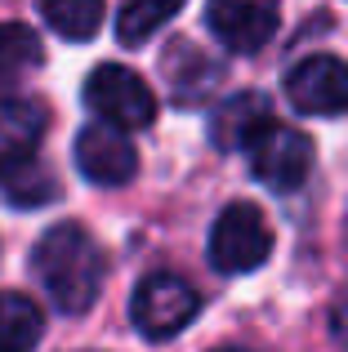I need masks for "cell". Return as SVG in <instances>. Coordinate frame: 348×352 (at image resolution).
Returning a JSON list of instances; mask_svg holds the SVG:
<instances>
[{
  "mask_svg": "<svg viewBox=\"0 0 348 352\" xmlns=\"http://www.w3.org/2000/svg\"><path fill=\"white\" fill-rule=\"evenodd\" d=\"M32 272L45 285L54 308L76 317V312L94 308L107 276V258H103V245L80 223H54L32 250Z\"/></svg>",
  "mask_w": 348,
  "mask_h": 352,
  "instance_id": "cell-1",
  "label": "cell"
},
{
  "mask_svg": "<svg viewBox=\"0 0 348 352\" xmlns=\"http://www.w3.org/2000/svg\"><path fill=\"white\" fill-rule=\"evenodd\" d=\"M272 254V228L259 206L250 201H232L210 228V263L224 276H241L263 267Z\"/></svg>",
  "mask_w": 348,
  "mask_h": 352,
  "instance_id": "cell-2",
  "label": "cell"
},
{
  "mask_svg": "<svg viewBox=\"0 0 348 352\" xmlns=\"http://www.w3.org/2000/svg\"><path fill=\"white\" fill-rule=\"evenodd\" d=\"M85 103L103 125L116 129H148L157 120V98L139 72L121 63H98L85 80Z\"/></svg>",
  "mask_w": 348,
  "mask_h": 352,
  "instance_id": "cell-3",
  "label": "cell"
},
{
  "mask_svg": "<svg viewBox=\"0 0 348 352\" xmlns=\"http://www.w3.org/2000/svg\"><path fill=\"white\" fill-rule=\"evenodd\" d=\"M250 156V174L272 192H295L304 188L308 170H313V138L295 125H281V120H268V125L254 134V143L246 147Z\"/></svg>",
  "mask_w": 348,
  "mask_h": 352,
  "instance_id": "cell-4",
  "label": "cell"
},
{
  "mask_svg": "<svg viewBox=\"0 0 348 352\" xmlns=\"http://www.w3.org/2000/svg\"><path fill=\"white\" fill-rule=\"evenodd\" d=\"M201 308V294L174 272H152L139 281L130 299V321L143 339H174L183 326H192Z\"/></svg>",
  "mask_w": 348,
  "mask_h": 352,
  "instance_id": "cell-5",
  "label": "cell"
},
{
  "mask_svg": "<svg viewBox=\"0 0 348 352\" xmlns=\"http://www.w3.org/2000/svg\"><path fill=\"white\" fill-rule=\"evenodd\" d=\"M206 27L224 50L259 54L281 27V0H210Z\"/></svg>",
  "mask_w": 348,
  "mask_h": 352,
  "instance_id": "cell-6",
  "label": "cell"
},
{
  "mask_svg": "<svg viewBox=\"0 0 348 352\" xmlns=\"http://www.w3.org/2000/svg\"><path fill=\"white\" fill-rule=\"evenodd\" d=\"M286 98L304 116H344L348 112V63L335 54H313L295 63L286 76Z\"/></svg>",
  "mask_w": 348,
  "mask_h": 352,
  "instance_id": "cell-7",
  "label": "cell"
},
{
  "mask_svg": "<svg viewBox=\"0 0 348 352\" xmlns=\"http://www.w3.org/2000/svg\"><path fill=\"white\" fill-rule=\"evenodd\" d=\"M76 170L98 188H121L139 174V152L116 125H89L76 134Z\"/></svg>",
  "mask_w": 348,
  "mask_h": 352,
  "instance_id": "cell-8",
  "label": "cell"
},
{
  "mask_svg": "<svg viewBox=\"0 0 348 352\" xmlns=\"http://www.w3.org/2000/svg\"><path fill=\"white\" fill-rule=\"evenodd\" d=\"M0 197L18 210L58 201V179L36 152H0Z\"/></svg>",
  "mask_w": 348,
  "mask_h": 352,
  "instance_id": "cell-9",
  "label": "cell"
},
{
  "mask_svg": "<svg viewBox=\"0 0 348 352\" xmlns=\"http://www.w3.org/2000/svg\"><path fill=\"white\" fill-rule=\"evenodd\" d=\"M268 120L272 116H268V98L263 94H254V89L232 94L228 103H219L215 112H210V143H215L219 152H246Z\"/></svg>",
  "mask_w": 348,
  "mask_h": 352,
  "instance_id": "cell-10",
  "label": "cell"
},
{
  "mask_svg": "<svg viewBox=\"0 0 348 352\" xmlns=\"http://www.w3.org/2000/svg\"><path fill=\"white\" fill-rule=\"evenodd\" d=\"M50 129V107L41 98L9 94L0 98V152H36Z\"/></svg>",
  "mask_w": 348,
  "mask_h": 352,
  "instance_id": "cell-11",
  "label": "cell"
},
{
  "mask_svg": "<svg viewBox=\"0 0 348 352\" xmlns=\"http://www.w3.org/2000/svg\"><path fill=\"white\" fill-rule=\"evenodd\" d=\"M45 335V312L27 294H0V352H36Z\"/></svg>",
  "mask_w": 348,
  "mask_h": 352,
  "instance_id": "cell-12",
  "label": "cell"
},
{
  "mask_svg": "<svg viewBox=\"0 0 348 352\" xmlns=\"http://www.w3.org/2000/svg\"><path fill=\"white\" fill-rule=\"evenodd\" d=\"M41 67V41L23 23H0V89Z\"/></svg>",
  "mask_w": 348,
  "mask_h": 352,
  "instance_id": "cell-13",
  "label": "cell"
},
{
  "mask_svg": "<svg viewBox=\"0 0 348 352\" xmlns=\"http://www.w3.org/2000/svg\"><path fill=\"white\" fill-rule=\"evenodd\" d=\"M41 14L63 41H89L103 27V0H41Z\"/></svg>",
  "mask_w": 348,
  "mask_h": 352,
  "instance_id": "cell-14",
  "label": "cell"
},
{
  "mask_svg": "<svg viewBox=\"0 0 348 352\" xmlns=\"http://www.w3.org/2000/svg\"><path fill=\"white\" fill-rule=\"evenodd\" d=\"M183 5H188V0H130V5L121 9V18H116V36H121L125 45H143L152 32H161Z\"/></svg>",
  "mask_w": 348,
  "mask_h": 352,
  "instance_id": "cell-15",
  "label": "cell"
},
{
  "mask_svg": "<svg viewBox=\"0 0 348 352\" xmlns=\"http://www.w3.org/2000/svg\"><path fill=\"white\" fill-rule=\"evenodd\" d=\"M215 352H250V348H215Z\"/></svg>",
  "mask_w": 348,
  "mask_h": 352,
  "instance_id": "cell-16",
  "label": "cell"
}]
</instances>
